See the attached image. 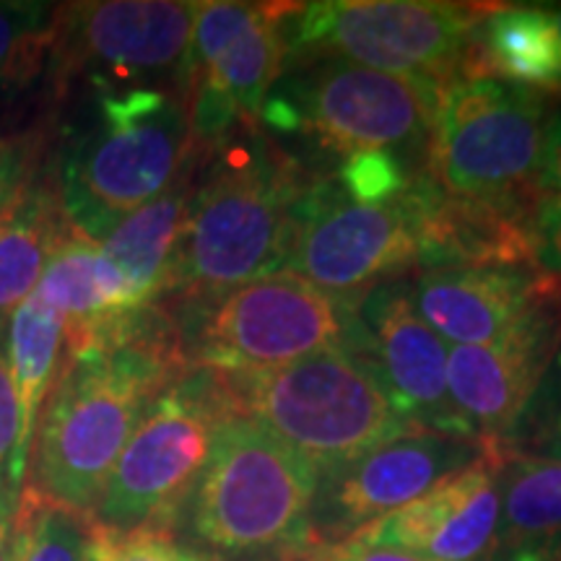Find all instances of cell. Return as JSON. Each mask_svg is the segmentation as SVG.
<instances>
[{
	"instance_id": "6da1fadb",
	"label": "cell",
	"mask_w": 561,
	"mask_h": 561,
	"mask_svg": "<svg viewBox=\"0 0 561 561\" xmlns=\"http://www.w3.org/2000/svg\"><path fill=\"white\" fill-rule=\"evenodd\" d=\"M187 367L180 325L157 305L107 348L62 362L34 432L26 486L94 515L140 419Z\"/></svg>"
},
{
	"instance_id": "7a4b0ae2",
	"label": "cell",
	"mask_w": 561,
	"mask_h": 561,
	"mask_svg": "<svg viewBox=\"0 0 561 561\" xmlns=\"http://www.w3.org/2000/svg\"><path fill=\"white\" fill-rule=\"evenodd\" d=\"M214 170L193 187L167 291L208 307L250 280L280 273L307 182L268 140L219 149Z\"/></svg>"
},
{
	"instance_id": "3957f363",
	"label": "cell",
	"mask_w": 561,
	"mask_h": 561,
	"mask_svg": "<svg viewBox=\"0 0 561 561\" xmlns=\"http://www.w3.org/2000/svg\"><path fill=\"white\" fill-rule=\"evenodd\" d=\"M193 157L185 96L157 87L104 89L53 185L70 227L100 244L133 210L170 191Z\"/></svg>"
},
{
	"instance_id": "277c9868",
	"label": "cell",
	"mask_w": 561,
	"mask_h": 561,
	"mask_svg": "<svg viewBox=\"0 0 561 561\" xmlns=\"http://www.w3.org/2000/svg\"><path fill=\"white\" fill-rule=\"evenodd\" d=\"M314 468L248 413H229L187 507L195 538L224 557L314 549Z\"/></svg>"
},
{
	"instance_id": "5b68a950",
	"label": "cell",
	"mask_w": 561,
	"mask_h": 561,
	"mask_svg": "<svg viewBox=\"0 0 561 561\" xmlns=\"http://www.w3.org/2000/svg\"><path fill=\"white\" fill-rule=\"evenodd\" d=\"M219 377L234 411L268 426L318 479L419 432L396 409L369 356L356 348L322 351L263 375Z\"/></svg>"
},
{
	"instance_id": "8992f818",
	"label": "cell",
	"mask_w": 561,
	"mask_h": 561,
	"mask_svg": "<svg viewBox=\"0 0 561 561\" xmlns=\"http://www.w3.org/2000/svg\"><path fill=\"white\" fill-rule=\"evenodd\" d=\"M439 83L354 66L325 55H286L261 121L314 138L343 157L426 149Z\"/></svg>"
},
{
	"instance_id": "52a82bcc",
	"label": "cell",
	"mask_w": 561,
	"mask_h": 561,
	"mask_svg": "<svg viewBox=\"0 0 561 561\" xmlns=\"http://www.w3.org/2000/svg\"><path fill=\"white\" fill-rule=\"evenodd\" d=\"M549 110L543 91L491 76H455L437 91L426 174L453 198H536Z\"/></svg>"
},
{
	"instance_id": "ba28073f",
	"label": "cell",
	"mask_w": 561,
	"mask_h": 561,
	"mask_svg": "<svg viewBox=\"0 0 561 561\" xmlns=\"http://www.w3.org/2000/svg\"><path fill=\"white\" fill-rule=\"evenodd\" d=\"M229 413L237 411L221 377L187 367L140 419L91 517L112 530L172 533Z\"/></svg>"
},
{
	"instance_id": "9c48e42d",
	"label": "cell",
	"mask_w": 561,
	"mask_h": 561,
	"mask_svg": "<svg viewBox=\"0 0 561 561\" xmlns=\"http://www.w3.org/2000/svg\"><path fill=\"white\" fill-rule=\"evenodd\" d=\"M356 307L359 299L335 297L280 271L203 307L182 346L191 367L224 377L263 375L322 351H359Z\"/></svg>"
},
{
	"instance_id": "30bf717a",
	"label": "cell",
	"mask_w": 561,
	"mask_h": 561,
	"mask_svg": "<svg viewBox=\"0 0 561 561\" xmlns=\"http://www.w3.org/2000/svg\"><path fill=\"white\" fill-rule=\"evenodd\" d=\"M489 5L439 0H328L294 5L286 55H325L354 66L445 83L462 73Z\"/></svg>"
},
{
	"instance_id": "8fae6325",
	"label": "cell",
	"mask_w": 561,
	"mask_h": 561,
	"mask_svg": "<svg viewBox=\"0 0 561 561\" xmlns=\"http://www.w3.org/2000/svg\"><path fill=\"white\" fill-rule=\"evenodd\" d=\"M430 198V174L382 201L354 198L335 180L310 182L280 271L335 297L359 299L380 280L421 265Z\"/></svg>"
},
{
	"instance_id": "7c38bea8",
	"label": "cell",
	"mask_w": 561,
	"mask_h": 561,
	"mask_svg": "<svg viewBox=\"0 0 561 561\" xmlns=\"http://www.w3.org/2000/svg\"><path fill=\"white\" fill-rule=\"evenodd\" d=\"M294 5L198 3L193 39L182 62L195 157L231 144L237 130H255L265 96L286 62L284 24Z\"/></svg>"
},
{
	"instance_id": "4fadbf2b",
	"label": "cell",
	"mask_w": 561,
	"mask_h": 561,
	"mask_svg": "<svg viewBox=\"0 0 561 561\" xmlns=\"http://www.w3.org/2000/svg\"><path fill=\"white\" fill-rule=\"evenodd\" d=\"M198 3L100 0L58 9L47 73L62 94L76 76L117 79L178 70L187 58Z\"/></svg>"
},
{
	"instance_id": "5bb4252c",
	"label": "cell",
	"mask_w": 561,
	"mask_h": 561,
	"mask_svg": "<svg viewBox=\"0 0 561 561\" xmlns=\"http://www.w3.org/2000/svg\"><path fill=\"white\" fill-rule=\"evenodd\" d=\"M489 447L437 432H411L320 476L312 504V541L331 549L382 520L450 476L466 471Z\"/></svg>"
},
{
	"instance_id": "9a60e30c",
	"label": "cell",
	"mask_w": 561,
	"mask_h": 561,
	"mask_svg": "<svg viewBox=\"0 0 561 561\" xmlns=\"http://www.w3.org/2000/svg\"><path fill=\"white\" fill-rule=\"evenodd\" d=\"M362 354H367L401 416L419 432L473 439L447 385L450 346L419 318L411 280H380L359 297ZM476 442V439H473Z\"/></svg>"
},
{
	"instance_id": "2e32d148",
	"label": "cell",
	"mask_w": 561,
	"mask_h": 561,
	"mask_svg": "<svg viewBox=\"0 0 561 561\" xmlns=\"http://www.w3.org/2000/svg\"><path fill=\"white\" fill-rule=\"evenodd\" d=\"M561 346V291L483 346H450L447 385L471 437L502 450Z\"/></svg>"
},
{
	"instance_id": "e0dca14e",
	"label": "cell",
	"mask_w": 561,
	"mask_h": 561,
	"mask_svg": "<svg viewBox=\"0 0 561 561\" xmlns=\"http://www.w3.org/2000/svg\"><path fill=\"white\" fill-rule=\"evenodd\" d=\"M502 450H486L466 471L367 525L343 543L416 553L432 561H491L500 523Z\"/></svg>"
},
{
	"instance_id": "ac0fdd59",
	"label": "cell",
	"mask_w": 561,
	"mask_h": 561,
	"mask_svg": "<svg viewBox=\"0 0 561 561\" xmlns=\"http://www.w3.org/2000/svg\"><path fill=\"white\" fill-rule=\"evenodd\" d=\"M559 291L561 280L538 265L430 268L411 280L419 318L447 346L502 339Z\"/></svg>"
},
{
	"instance_id": "d6986e66",
	"label": "cell",
	"mask_w": 561,
	"mask_h": 561,
	"mask_svg": "<svg viewBox=\"0 0 561 561\" xmlns=\"http://www.w3.org/2000/svg\"><path fill=\"white\" fill-rule=\"evenodd\" d=\"M34 291L66 322V359L107 348L146 310L100 244L76 229L53 252Z\"/></svg>"
},
{
	"instance_id": "ffe728a7",
	"label": "cell",
	"mask_w": 561,
	"mask_h": 561,
	"mask_svg": "<svg viewBox=\"0 0 561 561\" xmlns=\"http://www.w3.org/2000/svg\"><path fill=\"white\" fill-rule=\"evenodd\" d=\"M462 73L561 94V30L551 5H489Z\"/></svg>"
},
{
	"instance_id": "44dd1931",
	"label": "cell",
	"mask_w": 561,
	"mask_h": 561,
	"mask_svg": "<svg viewBox=\"0 0 561 561\" xmlns=\"http://www.w3.org/2000/svg\"><path fill=\"white\" fill-rule=\"evenodd\" d=\"M561 538V462L507 453L491 561H546Z\"/></svg>"
},
{
	"instance_id": "7402d4cb",
	"label": "cell",
	"mask_w": 561,
	"mask_h": 561,
	"mask_svg": "<svg viewBox=\"0 0 561 561\" xmlns=\"http://www.w3.org/2000/svg\"><path fill=\"white\" fill-rule=\"evenodd\" d=\"M73 231L53 182L26 187L0 208V322L37 289L53 252Z\"/></svg>"
},
{
	"instance_id": "603a6c76",
	"label": "cell",
	"mask_w": 561,
	"mask_h": 561,
	"mask_svg": "<svg viewBox=\"0 0 561 561\" xmlns=\"http://www.w3.org/2000/svg\"><path fill=\"white\" fill-rule=\"evenodd\" d=\"M191 178L187 170L170 191L133 210L100 242L104 255L117 265L144 307L157 305L161 294H167L174 252L193 198Z\"/></svg>"
},
{
	"instance_id": "cb8c5ba5",
	"label": "cell",
	"mask_w": 561,
	"mask_h": 561,
	"mask_svg": "<svg viewBox=\"0 0 561 561\" xmlns=\"http://www.w3.org/2000/svg\"><path fill=\"white\" fill-rule=\"evenodd\" d=\"M66 322L37 291L21 301L9 320V364L19 401V458L30 468L42 405L60 375Z\"/></svg>"
},
{
	"instance_id": "d4e9b609",
	"label": "cell",
	"mask_w": 561,
	"mask_h": 561,
	"mask_svg": "<svg viewBox=\"0 0 561 561\" xmlns=\"http://www.w3.org/2000/svg\"><path fill=\"white\" fill-rule=\"evenodd\" d=\"M94 517L21 489L11 523L9 561H89Z\"/></svg>"
},
{
	"instance_id": "484cf974",
	"label": "cell",
	"mask_w": 561,
	"mask_h": 561,
	"mask_svg": "<svg viewBox=\"0 0 561 561\" xmlns=\"http://www.w3.org/2000/svg\"><path fill=\"white\" fill-rule=\"evenodd\" d=\"M60 5L0 3V91L24 89L47 68Z\"/></svg>"
},
{
	"instance_id": "4316f807",
	"label": "cell",
	"mask_w": 561,
	"mask_h": 561,
	"mask_svg": "<svg viewBox=\"0 0 561 561\" xmlns=\"http://www.w3.org/2000/svg\"><path fill=\"white\" fill-rule=\"evenodd\" d=\"M504 453L561 462V346L553 354L528 409L517 421Z\"/></svg>"
},
{
	"instance_id": "83f0119b",
	"label": "cell",
	"mask_w": 561,
	"mask_h": 561,
	"mask_svg": "<svg viewBox=\"0 0 561 561\" xmlns=\"http://www.w3.org/2000/svg\"><path fill=\"white\" fill-rule=\"evenodd\" d=\"M89 561H210L174 541L170 530H112L91 523Z\"/></svg>"
},
{
	"instance_id": "f1b7e54d",
	"label": "cell",
	"mask_w": 561,
	"mask_h": 561,
	"mask_svg": "<svg viewBox=\"0 0 561 561\" xmlns=\"http://www.w3.org/2000/svg\"><path fill=\"white\" fill-rule=\"evenodd\" d=\"M19 401L9 364V325L0 322V502L16 504L24 489L26 466L19 458Z\"/></svg>"
},
{
	"instance_id": "f546056e",
	"label": "cell",
	"mask_w": 561,
	"mask_h": 561,
	"mask_svg": "<svg viewBox=\"0 0 561 561\" xmlns=\"http://www.w3.org/2000/svg\"><path fill=\"white\" fill-rule=\"evenodd\" d=\"M530 231L536 261L561 280V198L538 193L530 206Z\"/></svg>"
},
{
	"instance_id": "4dcf8cb0",
	"label": "cell",
	"mask_w": 561,
	"mask_h": 561,
	"mask_svg": "<svg viewBox=\"0 0 561 561\" xmlns=\"http://www.w3.org/2000/svg\"><path fill=\"white\" fill-rule=\"evenodd\" d=\"M536 187L538 193L559 195L561 198V102L553 104L549 110V117H546Z\"/></svg>"
},
{
	"instance_id": "1f68e13d",
	"label": "cell",
	"mask_w": 561,
	"mask_h": 561,
	"mask_svg": "<svg viewBox=\"0 0 561 561\" xmlns=\"http://www.w3.org/2000/svg\"><path fill=\"white\" fill-rule=\"evenodd\" d=\"M333 561H432L416 553H405L398 549H375V546H356V543H339L328 549Z\"/></svg>"
},
{
	"instance_id": "d6a6232c",
	"label": "cell",
	"mask_w": 561,
	"mask_h": 561,
	"mask_svg": "<svg viewBox=\"0 0 561 561\" xmlns=\"http://www.w3.org/2000/svg\"><path fill=\"white\" fill-rule=\"evenodd\" d=\"M13 504H0V561L11 559V523H13Z\"/></svg>"
},
{
	"instance_id": "836d02e7",
	"label": "cell",
	"mask_w": 561,
	"mask_h": 561,
	"mask_svg": "<svg viewBox=\"0 0 561 561\" xmlns=\"http://www.w3.org/2000/svg\"><path fill=\"white\" fill-rule=\"evenodd\" d=\"M280 561H333L331 553L328 549H322V546H314L310 551H301V553H294V557H286Z\"/></svg>"
},
{
	"instance_id": "e575fe53",
	"label": "cell",
	"mask_w": 561,
	"mask_h": 561,
	"mask_svg": "<svg viewBox=\"0 0 561 561\" xmlns=\"http://www.w3.org/2000/svg\"><path fill=\"white\" fill-rule=\"evenodd\" d=\"M546 561H561V538L557 541V546H553L549 559H546Z\"/></svg>"
},
{
	"instance_id": "d590c367",
	"label": "cell",
	"mask_w": 561,
	"mask_h": 561,
	"mask_svg": "<svg viewBox=\"0 0 561 561\" xmlns=\"http://www.w3.org/2000/svg\"><path fill=\"white\" fill-rule=\"evenodd\" d=\"M551 11H553V16H557L559 30H561V3H559V5H551Z\"/></svg>"
}]
</instances>
